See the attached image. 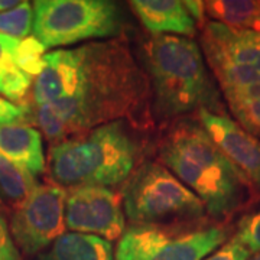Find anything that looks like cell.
<instances>
[{
  "label": "cell",
  "instance_id": "2",
  "mask_svg": "<svg viewBox=\"0 0 260 260\" xmlns=\"http://www.w3.org/2000/svg\"><path fill=\"white\" fill-rule=\"evenodd\" d=\"M159 159L194 192L215 220H224L250 198L251 186L198 120L174 124L159 145Z\"/></svg>",
  "mask_w": 260,
  "mask_h": 260
},
{
  "label": "cell",
  "instance_id": "17",
  "mask_svg": "<svg viewBox=\"0 0 260 260\" xmlns=\"http://www.w3.org/2000/svg\"><path fill=\"white\" fill-rule=\"evenodd\" d=\"M223 95L239 124L260 139V85L230 91Z\"/></svg>",
  "mask_w": 260,
  "mask_h": 260
},
{
  "label": "cell",
  "instance_id": "5",
  "mask_svg": "<svg viewBox=\"0 0 260 260\" xmlns=\"http://www.w3.org/2000/svg\"><path fill=\"white\" fill-rule=\"evenodd\" d=\"M120 197L124 215L135 225L194 223L207 213L203 201L158 162H145L133 171Z\"/></svg>",
  "mask_w": 260,
  "mask_h": 260
},
{
  "label": "cell",
  "instance_id": "26",
  "mask_svg": "<svg viewBox=\"0 0 260 260\" xmlns=\"http://www.w3.org/2000/svg\"><path fill=\"white\" fill-rule=\"evenodd\" d=\"M19 5H20V2H18V0H0V13L13 9Z\"/></svg>",
  "mask_w": 260,
  "mask_h": 260
},
{
  "label": "cell",
  "instance_id": "1",
  "mask_svg": "<svg viewBox=\"0 0 260 260\" xmlns=\"http://www.w3.org/2000/svg\"><path fill=\"white\" fill-rule=\"evenodd\" d=\"M149 85L127 42L114 38L47 52L32 99L51 107L68 139L106 123L138 119L146 110Z\"/></svg>",
  "mask_w": 260,
  "mask_h": 260
},
{
  "label": "cell",
  "instance_id": "6",
  "mask_svg": "<svg viewBox=\"0 0 260 260\" xmlns=\"http://www.w3.org/2000/svg\"><path fill=\"white\" fill-rule=\"evenodd\" d=\"M34 37L45 48L65 47L121 34V15L107 0H37Z\"/></svg>",
  "mask_w": 260,
  "mask_h": 260
},
{
  "label": "cell",
  "instance_id": "13",
  "mask_svg": "<svg viewBox=\"0 0 260 260\" xmlns=\"http://www.w3.org/2000/svg\"><path fill=\"white\" fill-rule=\"evenodd\" d=\"M0 155L28 169L32 175L45 171L42 136L28 124H0Z\"/></svg>",
  "mask_w": 260,
  "mask_h": 260
},
{
  "label": "cell",
  "instance_id": "10",
  "mask_svg": "<svg viewBox=\"0 0 260 260\" xmlns=\"http://www.w3.org/2000/svg\"><path fill=\"white\" fill-rule=\"evenodd\" d=\"M121 197L110 188L83 185L71 188L65 198V227L112 242L126 230Z\"/></svg>",
  "mask_w": 260,
  "mask_h": 260
},
{
  "label": "cell",
  "instance_id": "3",
  "mask_svg": "<svg viewBox=\"0 0 260 260\" xmlns=\"http://www.w3.org/2000/svg\"><path fill=\"white\" fill-rule=\"evenodd\" d=\"M143 55L153 110L160 119H177L201 110L225 114L220 91L195 41L156 35L145 44Z\"/></svg>",
  "mask_w": 260,
  "mask_h": 260
},
{
  "label": "cell",
  "instance_id": "14",
  "mask_svg": "<svg viewBox=\"0 0 260 260\" xmlns=\"http://www.w3.org/2000/svg\"><path fill=\"white\" fill-rule=\"evenodd\" d=\"M37 260H114L112 243L88 234L64 233Z\"/></svg>",
  "mask_w": 260,
  "mask_h": 260
},
{
  "label": "cell",
  "instance_id": "21",
  "mask_svg": "<svg viewBox=\"0 0 260 260\" xmlns=\"http://www.w3.org/2000/svg\"><path fill=\"white\" fill-rule=\"evenodd\" d=\"M250 256L251 251L240 240L232 237L204 260H249Z\"/></svg>",
  "mask_w": 260,
  "mask_h": 260
},
{
  "label": "cell",
  "instance_id": "12",
  "mask_svg": "<svg viewBox=\"0 0 260 260\" xmlns=\"http://www.w3.org/2000/svg\"><path fill=\"white\" fill-rule=\"evenodd\" d=\"M130 6L142 25L156 35H175L192 38L197 34V23L178 0H135Z\"/></svg>",
  "mask_w": 260,
  "mask_h": 260
},
{
  "label": "cell",
  "instance_id": "9",
  "mask_svg": "<svg viewBox=\"0 0 260 260\" xmlns=\"http://www.w3.org/2000/svg\"><path fill=\"white\" fill-rule=\"evenodd\" d=\"M67 191L55 184L38 185L28 198L16 207L10 232L25 254H37L52 246L65 232Z\"/></svg>",
  "mask_w": 260,
  "mask_h": 260
},
{
  "label": "cell",
  "instance_id": "19",
  "mask_svg": "<svg viewBox=\"0 0 260 260\" xmlns=\"http://www.w3.org/2000/svg\"><path fill=\"white\" fill-rule=\"evenodd\" d=\"M47 48L44 47L35 37L20 39L18 48L15 51L13 61L30 78L37 77L44 68V55Z\"/></svg>",
  "mask_w": 260,
  "mask_h": 260
},
{
  "label": "cell",
  "instance_id": "15",
  "mask_svg": "<svg viewBox=\"0 0 260 260\" xmlns=\"http://www.w3.org/2000/svg\"><path fill=\"white\" fill-rule=\"evenodd\" d=\"M204 8L214 22L260 34V0H210Z\"/></svg>",
  "mask_w": 260,
  "mask_h": 260
},
{
  "label": "cell",
  "instance_id": "11",
  "mask_svg": "<svg viewBox=\"0 0 260 260\" xmlns=\"http://www.w3.org/2000/svg\"><path fill=\"white\" fill-rule=\"evenodd\" d=\"M198 121L223 150L234 167L240 171L251 189L260 192V139L243 129L227 114L197 113Z\"/></svg>",
  "mask_w": 260,
  "mask_h": 260
},
{
  "label": "cell",
  "instance_id": "27",
  "mask_svg": "<svg viewBox=\"0 0 260 260\" xmlns=\"http://www.w3.org/2000/svg\"><path fill=\"white\" fill-rule=\"evenodd\" d=\"M249 260H260V251H257V253H254L253 256H250V259Z\"/></svg>",
  "mask_w": 260,
  "mask_h": 260
},
{
  "label": "cell",
  "instance_id": "18",
  "mask_svg": "<svg viewBox=\"0 0 260 260\" xmlns=\"http://www.w3.org/2000/svg\"><path fill=\"white\" fill-rule=\"evenodd\" d=\"M34 28V6L29 2H20V5L0 13V34L25 39Z\"/></svg>",
  "mask_w": 260,
  "mask_h": 260
},
{
  "label": "cell",
  "instance_id": "7",
  "mask_svg": "<svg viewBox=\"0 0 260 260\" xmlns=\"http://www.w3.org/2000/svg\"><path fill=\"white\" fill-rule=\"evenodd\" d=\"M227 239L223 225H132L121 234L114 260H204Z\"/></svg>",
  "mask_w": 260,
  "mask_h": 260
},
{
  "label": "cell",
  "instance_id": "24",
  "mask_svg": "<svg viewBox=\"0 0 260 260\" xmlns=\"http://www.w3.org/2000/svg\"><path fill=\"white\" fill-rule=\"evenodd\" d=\"M19 42L20 39H15V38L0 34V68L15 64L13 55H15Z\"/></svg>",
  "mask_w": 260,
  "mask_h": 260
},
{
  "label": "cell",
  "instance_id": "23",
  "mask_svg": "<svg viewBox=\"0 0 260 260\" xmlns=\"http://www.w3.org/2000/svg\"><path fill=\"white\" fill-rule=\"evenodd\" d=\"M26 117V107L18 106L0 95V124L22 123Z\"/></svg>",
  "mask_w": 260,
  "mask_h": 260
},
{
  "label": "cell",
  "instance_id": "25",
  "mask_svg": "<svg viewBox=\"0 0 260 260\" xmlns=\"http://www.w3.org/2000/svg\"><path fill=\"white\" fill-rule=\"evenodd\" d=\"M184 6L188 10V13L191 15V18L194 19L195 23H204V15H205V8L204 2H194V0H186L184 2Z\"/></svg>",
  "mask_w": 260,
  "mask_h": 260
},
{
  "label": "cell",
  "instance_id": "4",
  "mask_svg": "<svg viewBox=\"0 0 260 260\" xmlns=\"http://www.w3.org/2000/svg\"><path fill=\"white\" fill-rule=\"evenodd\" d=\"M139 146L124 120L97 126L49 148V175L58 186H110L132 175Z\"/></svg>",
  "mask_w": 260,
  "mask_h": 260
},
{
  "label": "cell",
  "instance_id": "16",
  "mask_svg": "<svg viewBox=\"0 0 260 260\" xmlns=\"http://www.w3.org/2000/svg\"><path fill=\"white\" fill-rule=\"evenodd\" d=\"M35 175L9 158L0 155V195L19 207L37 189Z\"/></svg>",
  "mask_w": 260,
  "mask_h": 260
},
{
  "label": "cell",
  "instance_id": "8",
  "mask_svg": "<svg viewBox=\"0 0 260 260\" xmlns=\"http://www.w3.org/2000/svg\"><path fill=\"white\" fill-rule=\"evenodd\" d=\"M201 47L223 94L260 85V34L208 20Z\"/></svg>",
  "mask_w": 260,
  "mask_h": 260
},
{
  "label": "cell",
  "instance_id": "22",
  "mask_svg": "<svg viewBox=\"0 0 260 260\" xmlns=\"http://www.w3.org/2000/svg\"><path fill=\"white\" fill-rule=\"evenodd\" d=\"M0 260H22L13 237L10 236L9 225L0 214Z\"/></svg>",
  "mask_w": 260,
  "mask_h": 260
},
{
  "label": "cell",
  "instance_id": "20",
  "mask_svg": "<svg viewBox=\"0 0 260 260\" xmlns=\"http://www.w3.org/2000/svg\"><path fill=\"white\" fill-rule=\"evenodd\" d=\"M251 251H260V210L244 215L239 221L237 234L234 236Z\"/></svg>",
  "mask_w": 260,
  "mask_h": 260
}]
</instances>
